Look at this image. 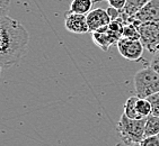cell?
Instances as JSON below:
<instances>
[{
	"label": "cell",
	"mask_w": 159,
	"mask_h": 146,
	"mask_svg": "<svg viewBox=\"0 0 159 146\" xmlns=\"http://www.w3.org/2000/svg\"><path fill=\"white\" fill-rule=\"evenodd\" d=\"M30 34L18 20L9 16L0 18V65L17 67L27 52Z\"/></svg>",
	"instance_id": "6da1fadb"
},
{
	"label": "cell",
	"mask_w": 159,
	"mask_h": 146,
	"mask_svg": "<svg viewBox=\"0 0 159 146\" xmlns=\"http://www.w3.org/2000/svg\"><path fill=\"white\" fill-rule=\"evenodd\" d=\"M146 120L143 119H131L124 114L121 116L116 125V131L119 133L121 140L126 146H132L133 144H139L144 138V126Z\"/></svg>",
	"instance_id": "7a4b0ae2"
},
{
	"label": "cell",
	"mask_w": 159,
	"mask_h": 146,
	"mask_svg": "<svg viewBox=\"0 0 159 146\" xmlns=\"http://www.w3.org/2000/svg\"><path fill=\"white\" fill-rule=\"evenodd\" d=\"M133 81L137 97L146 99L159 92V74L151 67H146L138 71Z\"/></svg>",
	"instance_id": "3957f363"
},
{
	"label": "cell",
	"mask_w": 159,
	"mask_h": 146,
	"mask_svg": "<svg viewBox=\"0 0 159 146\" xmlns=\"http://www.w3.org/2000/svg\"><path fill=\"white\" fill-rule=\"evenodd\" d=\"M134 24L140 34L142 45L149 53L159 51V23L156 21H140L134 19Z\"/></svg>",
	"instance_id": "277c9868"
},
{
	"label": "cell",
	"mask_w": 159,
	"mask_h": 146,
	"mask_svg": "<svg viewBox=\"0 0 159 146\" xmlns=\"http://www.w3.org/2000/svg\"><path fill=\"white\" fill-rule=\"evenodd\" d=\"M120 54L129 61L138 62L142 58L143 54V45L141 41L129 40L125 37H122L116 44Z\"/></svg>",
	"instance_id": "5b68a950"
},
{
	"label": "cell",
	"mask_w": 159,
	"mask_h": 146,
	"mask_svg": "<svg viewBox=\"0 0 159 146\" xmlns=\"http://www.w3.org/2000/svg\"><path fill=\"white\" fill-rule=\"evenodd\" d=\"M64 26H66L68 32L74 34H85L89 32L86 15L75 14V12H71V11H68L66 14V17H64Z\"/></svg>",
	"instance_id": "8992f818"
},
{
	"label": "cell",
	"mask_w": 159,
	"mask_h": 146,
	"mask_svg": "<svg viewBox=\"0 0 159 146\" xmlns=\"http://www.w3.org/2000/svg\"><path fill=\"white\" fill-rule=\"evenodd\" d=\"M86 17H87V24H88L89 32H92V33L98 31L99 28L108 26L111 24V21H112L107 10L103 9V8L93 9L92 11L86 15Z\"/></svg>",
	"instance_id": "52a82bcc"
},
{
	"label": "cell",
	"mask_w": 159,
	"mask_h": 146,
	"mask_svg": "<svg viewBox=\"0 0 159 146\" xmlns=\"http://www.w3.org/2000/svg\"><path fill=\"white\" fill-rule=\"evenodd\" d=\"M140 21H156L159 23V0H150L134 16Z\"/></svg>",
	"instance_id": "ba28073f"
},
{
	"label": "cell",
	"mask_w": 159,
	"mask_h": 146,
	"mask_svg": "<svg viewBox=\"0 0 159 146\" xmlns=\"http://www.w3.org/2000/svg\"><path fill=\"white\" fill-rule=\"evenodd\" d=\"M150 0H126V5L124 7V9L121 10V15L120 17L123 19V21L126 24L132 23L134 20V16L137 15V12L149 2Z\"/></svg>",
	"instance_id": "9c48e42d"
},
{
	"label": "cell",
	"mask_w": 159,
	"mask_h": 146,
	"mask_svg": "<svg viewBox=\"0 0 159 146\" xmlns=\"http://www.w3.org/2000/svg\"><path fill=\"white\" fill-rule=\"evenodd\" d=\"M107 29H108V26H105V27L99 28L98 31L93 33V42L95 43L96 46H98L103 51H108L111 46L117 44L113 40V37L108 34Z\"/></svg>",
	"instance_id": "30bf717a"
},
{
	"label": "cell",
	"mask_w": 159,
	"mask_h": 146,
	"mask_svg": "<svg viewBox=\"0 0 159 146\" xmlns=\"http://www.w3.org/2000/svg\"><path fill=\"white\" fill-rule=\"evenodd\" d=\"M93 5H94V0H72L69 11L80 14V15H87L93 10Z\"/></svg>",
	"instance_id": "8fae6325"
},
{
	"label": "cell",
	"mask_w": 159,
	"mask_h": 146,
	"mask_svg": "<svg viewBox=\"0 0 159 146\" xmlns=\"http://www.w3.org/2000/svg\"><path fill=\"white\" fill-rule=\"evenodd\" d=\"M139 97L137 96H132L129 99H126L125 104H124V115L126 117L131 119H143L141 118V116L139 115L138 110H137V101H138Z\"/></svg>",
	"instance_id": "7c38bea8"
},
{
	"label": "cell",
	"mask_w": 159,
	"mask_h": 146,
	"mask_svg": "<svg viewBox=\"0 0 159 146\" xmlns=\"http://www.w3.org/2000/svg\"><path fill=\"white\" fill-rule=\"evenodd\" d=\"M159 135V117L150 115L147 117L144 126V137L158 136Z\"/></svg>",
	"instance_id": "4fadbf2b"
},
{
	"label": "cell",
	"mask_w": 159,
	"mask_h": 146,
	"mask_svg": "<svg viewBox=\"0 0 159 146\" xmlns=\"http://www.w3.org/2000/svg\"><path fill=\"white\" fill-rule=\"evenodd\" d=\"M137 110H138L139 115L141 116V118H147L151 115V105L147 98L146 99L139 98L137 101Z\"/></svg>",
	"instance_id": "5bb4252c"
},
{
	"label": "cell",
	"mask_w": 159,
	"mask_h": 146,
	"mask_svg": "<svg viewBox=\"0 0 159 146\" xmlns=\"http://www.w3.org/2000/svg\"><path fill=\"white\" fill-rule=\"evenodd\" d=\"M123 37L129 38V40H135L140 41V34L138 32V28L135 26L134 21L129 23L124 26V31H123Z\"/></svg>",
	"instance_id": "9a60e30c"
},
{
	"label": "cell",
	"mask_w": 159,
	"mask_h": 146,
	"mask_svg": "<svg viewBox=\"0 0 159 146\" xmlns=\"http://www.w3.org/2000/svg\"><path fill=\"white\" fill-rule=\"evenodd\" d=\"M151 105V115L159 117V92L147 98Z\"/></svg>",
	"instance_id": "2e32d148"
},
{
	"label": "cell",
	"mask_w": 159,
	"mask_h": 146,
	"mask_svg": "<svg viewBox=\"0 0 159 146\" xmlns=\"http://www.w3.org/2000/svg\"><path fill=\"white\" fill-rule=\"evenodd\" d=\"M140 146H159V137L158 136H149L144 137L143 140L139 143Z\"/></svg>",
	"instance_id": "e0dca14e"
},
{
	"label": "cell",
	"mask_w": 159,
	"mask_h": 146,
	"mask_svg": "<svg viewBox=\"0 0 159 146\" xmlns=\"http://www.w3.org/2000/svg\"><path fill=\"white\" fill-rule=\"evenodd\" d=\"M95 1L97 2V1H103V0H95ZM105 1L108 2L110 7H113L117 10H123L126 5V0H105Z\"/></svg>",
	"instance_id": "ac0fdd59"
},
{
	"label": "cell",
	"mask_w": 159,
	"mask_h": 146,
	"mask_svg": "<svg viewBox=\"0 0 159 146\" xmlns=\"http://www.w3.org/2000/svg\"><path fill=\"white\" fill-rule=\"evenodd\" d=\"M10 0H0V14L1 17L7 16V11L9 10Z\"/></svg>",
	"instance_id": "d6986e66"
},
{
	"label": "cell",
	"mask_w": 159,
	"mask_h": 146,
	"mask_svg": "<svg viewBox=\"0 0 159 146\" xmlns=\"http://www.w3.org/2000/svg\"><path fill=\"white\" fill-rule=\"evenodd\" d=\"M150 67L159 74V54L153 56V58L151 60V63H150Z\"/></svg>",
	"instance_id": "ffe728a7"
},
{
	"label": "cell",
	"mask_w": 159,
	"mask_h": 146,
	"mask_svg": "<svg viewBox=\"0 0 159 146\" xmlns=\"http://www.w3.org/2000/svg\"><path fill=\"white\" fill-rule=\"evenodd\" d=\"M132 146H140V145H139V144H133Z\"/></svg>",
	"instance_id": "44dd1931"
},
{
	"label": "cell",
	"mask_w": 159,
	"mask_h": 146,
	"mask_svg": "<svg viewBox=\"0 0 159 146\" xmlns=\"http://www.w3.org/2000/svg\"><path fill=\"white\" fill-rule=\"evenodd\" d=\"M158 137H159V135H158Z\"/></svg>",
	"instance_id": "7402d4cb"
}]
</instances>
